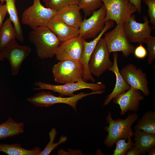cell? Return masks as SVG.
Masks as SVG:
<instances>
[{
    "label": "cell",
    "instance_id": "cell-20",
    "mask_svg": "<svg viewBox=\"0 0 155 155\" xmlns=\"http://www.w3.org/2000/svg\"><path fill=\"white\" fill-rule=\"evenodd\" d=\"M134 146L139 149L141 154H145L155 146V134L146 132L141 130H135L134 132Z\"/></svg>",
    "mask_w": 155,
    "mask_h": 155
},
{
    "label": "cell",
    "instance_id": "cell-10",
    "mask_svg": "<svg viewBox=\"0 0 155 155\" xmlns=\"http://www.w3.org/2000/svg\"><path fill=\"white\" fill-rule=\"evenodd\" d=\"M31 51L30 46L19 45L15 39L11 40L0 50V55L9 61L12 74L15 76L18 74L23 62Z\"/></svg>",
    "mask_w": 155,
    "mask_h": 155
},
{
    "label": "cell",
    "instance_id": "cell-26",
    "mask_svg": "<svg viewBox=\"0 0 155 155\" xmlns=\"http://www.w3.org/2000/svg\"><path fill=\"white\" fill-rule=\"evenodd\" d=\"M101 0H79L78 6L82 9L86 17L91 16L102 5Z\"/></svg>",
    "mask_w": 155,
    "mask_h": 155
},
{
    "label": "cell",
    "instance_id": "cell-13",
    "mask_svg": "<svg viewBox=\"0 0 155 155\" xmlns=\"http://www.w3.org/2000/svg\"><path fill=\"white\" fill-rule=\"evenodd\" d=\"M85 40L80 35L61 42L55 55L59 61L70 60L79 62L84 47Z\"/></svg>",
    "mask_w": 155,
    "mask_h": 155
},
{
    "label": "cell",
    "instance_id": "cell-21",
    "mask_svg": "<svg viewBox=\"0 0 155 155\" xmlns=\"http://www.w3.org/2000/svg\"><path fill=\"white\" fill-rule=\"evenodd\" d=\"M24 124L9 117L5 122L0 124V140L16 136L24 132Z\"/></svg>",
    "mask_w": 155,
    "mask_h": 155
},
{
    "label": "cell",
    "instance_id": "cell-15",
    "mask_svg": "<svg viewBox=\"0 0 155 155\" xmlns=\"http://www.w3.org/2000/svg\"><path fill=\"white\" fill-rule=\"evenodd\" d=\"M144 98V95L141 91L131 87L129 90L119 94L113 99L114 103L119 106L121 115H123L128 111H137L140 101Z\"/></svg>",
    "mask_w": 155,
    "mask_h": 155
},
{
    "label": "cell",
    "instance_id": "cell-35",
    "mask_svg": "<svg viewBox=\"0 0 155 155\" xmlns=\"http://www.w3.org/2000/svg\"><path fill=\"white\" fill-rule=\"evenodd\" d=\"M140 154L139 149L135 146L129 150L126 154L127 155H140Z\"/></svg>",
    "mask_w": 155,
    "mask_h": 155
},
{
    "label": "cell",
    "instance_id": "cell-6",
    "mask_svg": "<svg viewBox=\"0 0 155 155\" xmlns=\"http://www.w3.org/2000/svg\"><path fill=\"white\" fill-rule=\"evenodd\" d=\"M34 85L38 87L34 90H47L58 93L61 95L69 97L74 96V92L77 90L88 88L93 92L105 90V85L101 82L88 83L82 79L77 82L61 85H55L41 82H36Z\"/></svg>",
    "mask_w": 155,
    "mask_h": 155
},
{
    "label": "cell",
    "instance_id": "cell-4",
    "mask_svg": "<svg viewBox=\"0 0 155 155\" xmlns=\"http://www.w3.org/2000/svg\"><path fill=\"white\" fill-rule=\"evenodd\" d=\"M84 71L83 65L79 62L70 60L60 61L52 68L54 81L63 84L75 82L82 79Z\"/></svg>",
    "mask_w": 155,
    "mask_h": 155
},
{
    "label": "cell",
    "instance_id": "cell-36",
    "mask_svg": "<svg viewBox=\"0 0 155 155\" xmlns=\"http://www.w3.org/2000/svg\"><path fill=\"white\" fill-rule=\"evenodd\" d=\"M148 155H155V147L150 149L148 152Z\"/></svg>",
    "mask_w": 155,
    "mask_h": 155
},
{
    "label": "cell",
    "instance_id": "cell-33",
    "mask_svg": "<svg viewBox=\"0 0 155 155\" xmlns=\"http://www.w3.org/2000/svg\"><path fill=\"white\" fill-rule=\"evenodd\" d=\"M7 13V9L5 4H0V30L3 24V20Z\"/></svg>",
    "mask_w": 155,
    "mask_h": 155
},
{
    "label": "cell",
    "instance_id": "cell-31",
    "mask_svg": "<svg viewBox=\"0 0 155 155\" xmlns=\"http://www.w3.org/2000/svg\"><path fill=\"white\" fill-rule=\"evenodd\" d=\"M149 54L148 60V65H151L155 59V37L152 36L146 43Z\"/></svg>",
    "mask_w": 155,
    "mask_h": 155
},
{
    "label": "cell",
    "instance_id": "cell-7",
    "mask_svg": "<svg viewBox=\"0 0 155 155\" xmlns=\"http://www.w3.org/2000/svg\"><path fill=\"white\" fill-rule=\"evenodd\" d=\"M101 1L106 10V21L111 20L117 24H123L131 15L137 11L136 8L129 0Z\"/></svg>",
    "mask_w": 155,
    "mask_h": 155
},
{
    "label": "cell",
    "instance_id": "cell-11",
    "mask_svg": "<svg viewBox=\"0 0 155 155\" xmlns=\"http://www.w3.org/2000/svg\"><path fill=\"white\" fill-rule=\"evenodd\" d=\"M143 19L144 23L137 22L135 16L132 14L123 24L125 33L130 43H146L152 37V29L149 25L150 21L146 16H143Z\"/></svg>",
    "mask_w": 155,
    "mask_h": 155
},
{
    "label": "cell",
    "instance_id": "cell-28",
    "mask_svg": "<svg viewBox=\"0 0 155 155\" xmlns=\"http://www.w3.org/2000/svg\"><path fill=\"white\" fill-rule=\"evenodd\" d=\"M46 7L57 11L70 5H78L79 0H42Z\"/></svg>",
    "mask_w": 155,
    "mask_h": 155
},
{
    "label": "cell",
    "instance_id": "cell-23",
    "mask_svg": "<svg viewBox=\"0 0 155 155\" xmlns=\"http://www.w3.org/2000/svg\"><path fill=\"white\" fill-rule=\"evenodd\" d=\"M7 13L10 19L13 23L16 33V38L21 42H23L24 37L20 23L15 0H5Z\"/></svg>",
    "mask_w": 155,
    "mask_h": 155
},
{
    "label": "cell",
    "instance_id": "cell-2",
    "mask_svg": "<svg viewBox=\"0 0 155 155\" xmlns=\"http://www.w3.org/2000/svg\"><path fill=\"white\" fill-rule=\"evenodd\" d=\"M138 117L136 113H129L125 119L119 118L114 120L112 117L111 113L108 112L106 117L108 125L104 128L105 131L108 133L104 142L105 145L111 148L119 139H123L126 140L131 138L134 134L132 125Z\"/></svg>",
    "mask_w": 155,
    "mask_h": 155
},
{
    "label": "cell",
    "instance_id": "cell-14",
    "mask_svg": "<svg viewBox=\"0 0 155 155\" xmlns=\"http://www.w3.org/2000/svg\"><path fill=\"white\" fill-rule=\"evenodd\" d=\"M120 72L131 87L140 90L146 96L150 95L146 74L140 68L132 63H129L121 69Z\"/></svg>",
    "mask_w": 155,
    "mask_h": 155
},
{
    "label": "cell",
    "instance_id": "cell-30",
    "mask_svg": "<svg viewBox=\"0 0 155 155\" xmlns=\"http://www.w3.org/2000/svg\"><path fill=\"white\" fill-rule=\"evenodd\" d=\"M143 1L148 6V14L150 19L149 21L153 25L154 29L155 28V0H143Z\"/></svg>",
    "mask_w": 155,
    "mask_h": 155
},
{
    "label": "cell",
    "instance_id": "cell-37",
    "mask_svg": "<svg viewBox=\"0 0 155 155\" xmlns=\"http://www.w3.org/2000/svg\"><path fill=\"white\" fill-rule=\"evenodd\" d=\"M5 1V0H0V1L1 2V4H3L4 2Z\"/></svg>",
    "mask_w": 155,
    "mask_h": 155
},
{
    "label": "cell",
    "instance_id": "cell-25",
    "mask_svg": "<svg viewBox=\"0 0 155 155\" xmlns=\"http://www.w3.org/2000/svg\"><path fill=\"white\" fill-rule=\"evenodd\" d=\"M134 129L155 134V112L150 111L145 113L139 119Z\"/></svg>",
    "mask_w": 155,
    "mask_h": 155
},
{
    "label": "cell",
    "instance_id": "cell-16",
    "mask_svg": "<svg viewBox=\"0 0 155 155\" xmlns=\"http://www.w3.org/2000/svg\"><path fill=\"white\" fill-rule=\"evenodd\" d=\"M115 22L111 20L106 21L104 27L102 30L92 40L88 42L85 40L84 49L79 62L83 65L84 71L82 79L85 82L91 81L95 82V79L90 72L88 65L92 54L99 40L105 32L109 29L113 28Z\"/></svg>",
    "mask_w": 155,
    "mask_h": 155
},
{
    "label": "cell",
    "instance_id": "cell-32",
    "mask_svg": "<svg viewBox=\"0 0 155 155\" xmlns=\"http://www.w3.org/2000/svg\"><path fill=\"white\" fill-rule=\"evenodd\" d=\"M133 53L135 56L140 59L144 58L147 55L146 49L141 43L140 44L139 46L135 48Z\"/></svg>",
    "mask_w": 155,
    "mask_h": 155
},
{
    "label": "cell",
    "instance_id": "cell-1",
    "mask_svg": "<svg viewBox=\"0 0 155 155\" xmlns=\"http://www.w3.org/2000/svg\"><path fill=\"white\" fill-rule=\"evenodd\" d=\"M29 40L36 48L41 59L52 58L55 55L61 41L48 27H38L29 32Z\"/></svg>",
    "mask_w": 155,
    "mask_h": 155
},
{
    "label": "cell",
    "instance_id": "cell-29",
    "mask_svg": "<svg viewBox=\"0 0 155 155\" xmlns=\"http://www.w3.org/2000/svg\"><path fill=\"white\" fill-rule=\"evenodd\" d=\"M125 141V139H121L116 142V147L113 151V155H125L129 150L134 146V142L131 138L128 139L127 142Z\"/></svg>",
    "mask_w": 155,
    "mask_h": 155
},
{
    "label": "cell",
    "instance_id": "cell-9",
    "mask_svg": "<svg viewBox=\"0 0 155 155\" xmlns=\"http://www.w3.org/2000/svg\"><path fill=\"white\" fill-rule=\"evenodd\" d=\"M110 54L104 38H101L92 54L89 63V69L92 75L99 77L112 66L113 62L109 59Z\"/></svg>",
    "mask_w": 155,
    "mask_h": 155
},
{
    "label": "cell",
    "instance_id": "cell-22",
    "mask_svg": "<svg viewBox=\"0 0 155 155\" xmlns=\"http://www.w3.org/2000/svg\"><path fill=\"white\" fill-rule=\"evenodd\" d=\"M41 151L38 147L29 150L22 148L18 144H0V152H4L8 155H39Z\"/></svg>",
    "mask_w": 155,
    "mask_h": 155
},
{
    "label": "cell",
    "instance_id": "cell-27",
    "mask_svg": "<svg viewBox=\"0 0 155 155\" xmlns=\"http://www.w3.org/2000/svg\"><path fill=\"white\" fill-rule=\"evenodd\" d=\"M57 134L55 128H52L49 133L50 141L44 150L41 151L39 155H48L58 146L65 142L67 140L66 136H61L59 141L56 143L54 142L56 135Z\"/></svg>",
    "mask_w": 155,
    "mask_h": 155
},
{
    "label": "cell",
    "instance_id": "cell-12",
    "mask_svg": "<svg viewBox=\"0 0 155 155\" xmlns=\"http://www.w3.org/2000/svg\"><path fill=\"white\" fill-rule=\"evenodd\" d=\"M106 14L105 7L103 4L90 18L83 20L79 28V35L85 40L96 38L104 27Z\"/></svg>",
    "mask_w": 155,
    "mask_h": 155
},
{
    "label": "cell",
    "instance_id": "cell-19",
    "mask_svg": "<svg viewBox=\"0 0 155 155\" xmlns=\"http://www.w3.org/2000/svg\"><path fill=\"white\" fill-rule=\"evenodd\" d=\"M78 5L65 6L57 11V15L68 25L79 29L83 21Z\"/></svg>",
    "mask_w": 155,
    "mask_h": 155
},
{
    "label": "cell",
    "instance_id": "cell-5",
    "mask_svg": "<svg viewBox=\"0 0 155 155\" xmlns=\"http://www.w3.org/2000/svg\"><path fill=\"white\" fill-rule=\"evenodd\" d=\"M104 91L92 92L86 93L83 92L75 94L68 97L56 96L53 95L51 92L42 91L28 98V102L36 106L48 107L55 104L64 103L71 106L77 113L76 106L78 102L84 97L93 94H101Z\"/></svg>",
    "mask_w": 155,
    "mask_h": 155
},
{
    "label": "cell",
    "instance_id": "cell-34",
    "mask_svg": "<svg viewBox=\"0 0 155 155\" xmlns=\"http://www.w3.org/2000/svg\"><path fill=\"white\" fill-rule=\"evenodd\" d=\"M130 2L132 3L136 8L138 13H141V3L142 0H129Z\"/></svg>",
    "mask_w": 155,
    "mask_h": 155
},
{
    "label": "cell",
    "instance_id": "cell-3",
    "mask_svg": "<svg viewBox=\"0 0 155 155\" xmlns=\"http://www.w3.org/2000/svg\"><path fill=\"white\" fill-rule=\"evenodd\" d=\"M57 13L44 7L40 0H33L32 5L23 12L21 21L23 24L29 26L32 29L38 27H48L49 22Z\"/></svg>",
    "mask_w": 155,
    "mask_h": 155
},
{
    "label": "cell",
    "instance_id": "cell-24",
    "mask_svg": "<svg viewBox=\"0 0 155 155\" xmlns=\"http://www.w3.org/2000/svg\"><path fill=\"white\" fill-rule=\"evenodd\" d=\"M16 38V33L13 24L10 18H7L0 30V50L11 40Z\"/></svg>",
    "mask_w": 155,
    "mask_h": 155
},
{
    "label": "cell",
    "instance_id": "cell-17",
    "mask_svg": "<svg viewBox=\"0 0 155 155\" xmlns=\"http://www.w3.org/2000/svg\"><path fill=\"white\" fill-rule=\"evenodd\" d=\"M48 27L55 33L61 42L79 35V29L68 25L57 14L50 20Z\"/></svg>",
    "mask_w": 155,
    "mask_h": 155
},
{
    "label": "cell",
    "instance_id": "cell-18",
    "mask_svg": "<svg viewBox=\"0 0 155 155\" xmlns=\"http://www.w3.org/2000/svg\"><path fill=\"white\" fill-rule=\"evenodd\" d=\"M118 54L117 52L113 54V64L108 71L113 72L116 76V83L112 92L107 96L104 101V106L109 104L112 100L119 94L129 90L131 86L125 80L119 71L117 63Z\"/></svg>",
    "mask_w": 155,
    "mask_h": 155
},
{
    "label": "cell",
    "instance_id": "cell-38",
    "mask_svg": "<svg viewBox=\"0 0 155 155\" xmlns=\"http://www.w3.org/2000/svg\"><path fill=\"white\" fill-rule=\"evenodd\" d=\"M4 59V58L2 57L0 55V61H2Z\"/></svg>",
    "mask_w": 155,
    "mask_h": 155
},
{
    "label": "cell",
    "instance_id": "cell-8",
    "mask_svg": "<svg viewBox=\"0 0 155 155\" xmlns=\"http://www.w3.org/2000/svg\"><path fill=\"white\" fill-rule=\"evenodd\" d=\"M104 38L110 53L121 51L127 57L134 52L135 46L129 40L123 24H117L113 30L105 33Z\"/></svg>",
    "mask_w": 155,
    "mask_h": 155
}]
</instances>
